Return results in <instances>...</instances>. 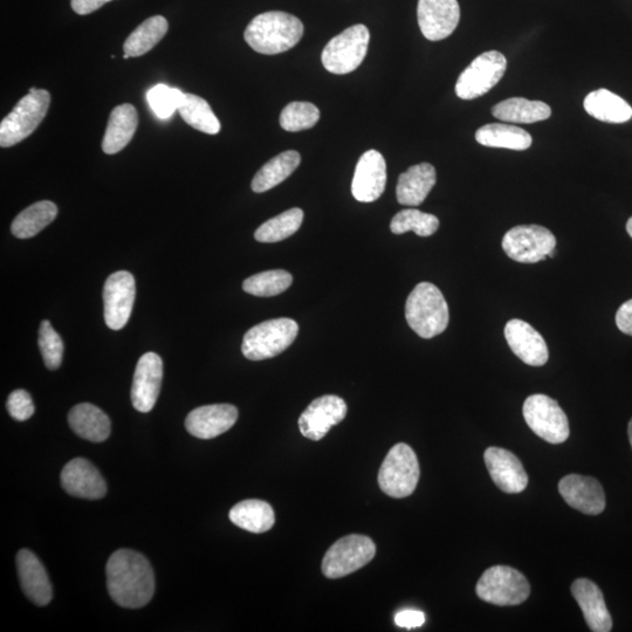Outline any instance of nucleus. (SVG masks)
<instances>
[{
  "label": "nucleus",
  "mask_w": 632,
  "mask_h": 632,
  "mask_svg": "<svg viewBox=\"0 0 632 632\" xmlns=\"http://www.w3.org/2000/svg\"><path fill=\"white\" fill-rule=\"evenodd\" d=\"M9 414L18 422L27 421L34 414V404L32 397L25 390H15L10 394L6 403Z\"/></svg>",
  "instance_id": "42"
},
{
  "label": "nucleus",
  "mask_w": 632,
  "mask_h": 632,
  "mask_svg": "<svg viewBox=\"0 0 632 632\" xmlns=\"http://www.w3.org/2000/svg\"><path fill=\"white\" fill-rule=\"evenodd\" d=\"M507 68L504 54L489 51L480 54L459 75L456 94L459 99L473 100L489 93L503 79Z\"/></svg>",
  "instance_id": "11"
},
{
  "label": "nucleus",
  "mask_w": 632,
  "mask_h": 632,
  "mask_svg": "<svg viewBox=\"0 0 632 632\" xmlns=\"http://www.w3.org/2000/svg\"><path fill=\"white\" fill-rule=\"evenodd\" d=\"M163 380V361L155 353L141 356L137 363L132 387L133 407L140 412L154 409Z\"/></svg>",
  "instance_id": "17"
},
{
  "label": "nucleus",
  "mask_w": 632,
  "mask_h": 632,
  "mask_svg": "<svg viewBox=\"0 0 632 632\" xmlns=\"http://www.w3.org/2000/svg\"><path fill=\"white\" fill-rule=\"evenodd\" d=\"M39 347L45 366L50 370H57L61 366V362H63L64 343L48 320L41 322Z\"/></svg>",
  "instance_id": "41"
},
{
  "label": "nucleus",
  "mask_w": 632,
  "mask_h": 632,
  "mask_svg": "<svg viewBox=\"0 0 632 632\" xmlns=\"http://www.w3.org/2000/svg\"><path fill=\"white\" fill-rule=\"evenodd\" d=\"M109 2H112V0H72L71 5L75 13H78L80 16H86L101 9L103 5Z\"/></svg>",
  "instance_id": "45"
},
{
  "label": "nucleus",
  "mask_w": 632,
  "mask_h": 632,
  "mask_svg": "<svg viewBox=\"0 0 632 632\" xmlns=\"http://www.w3.org/2000/svg\"><path fill=\"white\" fill-rule=\"evenodd\" d=\"M586 112L594 119L614 123H625L632 118V108L627 101L608 89H597L586 96L583 102Z\"/></svg>",
  "instance_id": "28"
},
{
  "label": "nucleus",
  "mask_w": 632,
  "mask_h": 632,
  "mask_svg": "<svg viewBox=\"0 0 632 632\" xmlns=\"http://www.w3.org/2000/svg\"><path fill=\"white\" fill-rule=\"evenodd\" d=\"M421 477L418 458L409 445L400 443L390 449L379 472V485L387 496L407 498L415 492Z\"/></svg>",
  "instance_id": "7"
},
{
  "label": "nucleus",
  "mask_w": 632,
  "mask_h": 632,
  "mask_svg": "<svg viewBox=\"0 0 632 632\" xmlns=\"http://www.w3.org/2000/svg\"><path fill=\"white\" fill-rule=\"evenodd\" d=\"M61 485L75 498L98 500L106 496L107 485L98 469L87 459L71 460L61 472Z\"/></svg>",
  "instance_id": "22"
},
{
  "label": "nucleus",
  "mask_w": 632,
  "mask_h": 632,
  "mask_svg": "<svg viewBox=\"0 0 632 632\" xmlns=\"http://www.w3.org/2000/svg\"><path fill=\"white\" fill-rule=\"evenodd\" d=\"M178 113L189 126L199 132L216 135L221 132V122L217 119L209 103L195 94H184Z\"/></svg>",
  "instance_id": "35"
},
{
  "label": "nucleus",
  "mask_w": 632,
  "mask_h": 632,
  "mask_svg": "<svg viewBox=\"0 0 632 632\" xmlns=\"http://www.w3.org/2000/svg\"><path fill=\"white\" fill-rule=\"evenodd\" d=\"M570 590L579 603L590 630L609 632L613 629V620L599 586L588 579H579L574 581Z\"/></svg>",
  "instance_id": "23"
},
{
  "label": "nucleus",
  "mask_w": 632,
  "mask_h": 632,
  "mask_svg": "<svg viewBox=\"0 0 632 632\" xmlns=\"http://www.w3.org/2000/svg\"><path fill=\"white\" fill-rule=\"evenodd\" d=\"M559 492L570 507L582 513L599 515L606 508V493L593 477L569 474L560 480Z\"/></svg>",
  "instance_id": "18"
},
{
  "label": "nucleus",
  "mask_w": 632,
  "mask_h": 632,
  "mask_svg": "<svg viewBox=\"0 0 632 632\" xmlns=\"http://www.w3.org/2000/svg\"><path fill=\"white\" fill-rule=\"evenodd\" d=\"M304 24L290 13H261L246 27L244 38L254 51L266 56L290 51L304 36Z\"/></svg>",
  "instance_id": "2"
},
{
  "label": "nucleus",
  "mask_w": 632,
  "mask_h": 632,
  "mask_svg": "<svg viewBox=\"0 0 632 632\" xmlns=\"http://www.w3.org/2000/svg\"><path fill=\"white\" fill-rule=\"evenodd\" d=\"M480 600L499 607L519 606L531 595L530 582L519 570L508 566H494L485 570L477 588Z\"/></svg>",
  "instance_id": "6"
},
{
  "label": "nucleus",
  "mask_w": 632,
  "mask_h": 632,
  "mask_svg": "<svg viewBox=\"0 0 632 632\" xmlns=\"http://www.w3.org/2000/svg\"><path fill=\"white\" fill-rule=\"evenodd\" d=\"M51 105V94L45 89L31 88L0 125V146L10 148L33 134L44 121Z\"/></svg>",
  "instance_id": "4"
},
{
  "label": "nucleus",
  "mask_w": 632,
  "mask_h": 632,
  "mask_svg": "<svg viewBox=\"0 0 632 632\" xmlns=\"http://www.w3.org/2000/svg\"><path fill=\"white\" fill-rule=\"evenodd\" d=\"M17 568L20 586L25 595L37 606H47L53 594L43 563L31 551L22 549L17 555Z\"/></svg>",
  "instance_id": "24"
},
{
  "label": "nucleus",
  "mask_w": 632,
  "mask_h": 632,
  "mask_svg": "<svg viewBox=\"0 0 632 632\" xmlns=\"http://www.w3.org/2000/svg\"><path fill=\"white\" fill-rule=\"evenodd\" d=\"M555 250H553L551 253L548 254L549 258H554L555 257Z\"/></svg>",
  "instance_id": "48"
},
{
  "label": "nucleus",
  "mask_w": 632,
  "mask_h": 632,
  "mask_svg": "<svg viewBox=\"0 0 632 632\" xmlns=\"http://www.w3.org/2000/svg\"><path fill=\"white\" fill-rule=\"evenodd\" d=\"M370 33L367 26L357 24L334 37L322 52V65L333 74L352 73L367 56Z\"/></svg>",
  "instance_id": "8"
},
{
  "label": "nucleus",
  "mask_w": 632,
  "mask_h": 632,
  "mask_svg": "<svg viewBox=\"0 0 632 632\" xmlns=\"http://www.w3.org/2000/svg\"><path fill=\"white\" fill-rule=\"evenodd\" d=\"M476 140L484 147L517 151L526 150L533 143L531 134L525 129L506 123H489L480 127L476 133Z\"/></svg>",
  "instance_id": "31"
},
{
  "label": "nucleus",
  "mask_w": 632,
  "mask_h": 632,
  "mask_svg": "<svg viewBox=\"0 0 632 632\" xmlns=\"http://www.w3.org/2000/svg\"><path fill=\"white\" fill-rule=\"evenodd\" d=\"M137 125H139V116L133 105L125 103V105L115 107L109 116L106 134L103 137V153L114 155L125 149L132 141Z\"/></svg>",
  "instance_id": "26"
},
{
  "label": "nucleus",
  "mask_w": 632,
  "mask_h": 632,
  "mask_svg": "<svg viewBox=\"0 0 632 632\" xmlns=\"http://www.w3.org/2000/svg\"><path fill=\"white\" fill-rule=\"evenodd\" d=\"M437 182L436 169L430 163L416 164L398 178V203L407 206L421 205Z\"/></svg>",
  "instance_id": "25"
},
{
  "label": "nucleus",
  "mask_w": 632,
  "mask_h": 632,
  "mask_svg": "<svg viewBox=\"0 0 632 632\" xmlns=\"http://www.w3.org/2000/svg\"><path fill=\"white\" fill-rule=\"evenodd\" d=\"M492 114L500 121L530 125L551 118L552 108L542 101L511 98L494 106Z\"/></svg>",
  "instance_id": "30"
},
{
  "label": "nucleus",
  "mask_w": 632,
  "mask_h": 632,
  "mask_svg": "<svg viewBox=\"0 0 632 632\" xmlns=\"http://www.w3.org/2000/svg\"><path fill=\"white\" fill-rule=\"evenodd\" d=\"M58 216L57 205L50 201L37 202L20 212L11 225L12 235L19 239L37 236Z\"/></svg>",
  "instance_id": "33"
},
{
  "label": "nucleus",
  "mask_w": 632,
  "mask_h": 632,
  "mask_svg": "<svg viewBox=\"0 0 632 632\" xmlns=\"http://www.w3.org/2000/svg\"><path fill=\"white\" fill-rule=\"evenodd\" d=\"M505 339L512 352L528 366H545L549 359L547 343L527 322L513 319L505 326Z\"/></svg>",
  "instance_id": "20"
},
{
  "label": "nucleus",
  "mask_w": 632,
  "mask_h": 632,
  "mask_svg": "<svg viewBox=\"0 0 632 632\" xmlns=\"http://www.w3.org/2000/svg\"><path fill=\"white\" fill-rule=\"evenodd\" d=\"M387 163L377 150L364 153L355 169L352 182V194L356 201L373 203L386 190Z\"/></svg>",
  "instance_id": "16"
},
{
  "label": "nucleus",
  "mask_w": 632,
  "mask_h": 632,
  "mask_svg": "<svg viewBox=\"0 0 632 632\" xmlns=\"http://www.w3.org/2000/svg\"><path fill=\"white\" fill-rule=\"evenodd\" d=\"M484 460L493 483L508 494L524 492L528 476L519 458L514 453L492 446L484 453Z\"/></svg>",
  "instance_id": "19"
},
{
  "label": "nucleus",
  "mask_w": 632,
  "mask_h": 632,
  "mask_svg": "<svg viewBox=\"0 0 632 632\" xmlns=\"http://www.w3.org/2000/svg\"><path fill=\"white\" fill-rule=\"evenodd\" d=\"M556 238L541 225H519L506 233L503 249L508 257L518 263L535 264L546 260L555 250Z\"/></svg>",
  "instance_id": "12"
},
{
  "label": "nucleus",
  "mask_w": 632,
  "mask_h": 632,
  "mask_svg": "<svg viewBox=\"0 0 632 632\" xmlns=\"http://www.w3.org/2000/svg\"><path fill=\"white\" fill-rule=\"evenodd\" d=\"M136 297L135 279L132 273H113L103 287L106 325L113 331H120L128 324Z\"/></svg>",
  "instance_id": "13"
},
{
  "label": "nucleus",
  "mask_w": 632,
  "mask_h": 632,
  "mask_svg": "<svg viewBox=\"0 0 632 632\" xmlns=\"http://www.w3.org/2000/svg\"><path fill=\"white\" fill-rule=\"evenodd\" d=\"M184 94L180 89L160 84L149 89L147 101L158 119L168 120L180 108Z\"/></svg>",
  "instance_id": "40"
},
{
  "label": "nucleus",
  "mask_w": 632,
  "mask_h": 632,
  "mask_svg": "<svg viewBox=\"0 0 632 632\" xmlns=\"http://www.w3.org/2000/svg\"><path fill=\"white\" fill-rule=\"evenodd\" d=\"M302 222H304V211L298 208L287 210L261 225L254 233V238L259 243L283 242L298 232Z\"/></svg>",
  "instance_id": "36"
},
{
  "label": "nucleus",
  "mask_w": 632,
  "mask_h": 632,
  "mask_svg": "<svg viewBox=\"0 0 632 632\" xmlns=\"http://www.w3.org/2000/svg\"><path fill=\"white\" fill-rule=\"evenodd\" d=\"M320 120L319 108L311 102H291L280 115V126L286 132L297 133L311 129Z\"/></svg>",
  "instance_id": "39"
},
{
  "label": "nucleus",
  "mask_w": 632,
  "mask_h": 632,
  "mask_svg": "<svg viewBox=\"0 0 632 632\" xmlns=\"http://www.w3.org/2000/svg\"><path fill=\"white\" fill-rule=\"evenodd\" d=\"M628 435H629V441H630V445L632 448V418L630 419L629 425H628Z\"/></svg>",
  "instance_id": "46"
},
{
  "label": "nucleus",
  "mask_w": 632,
  "mask_h": 632,
  "mask_svg": "<svg viewBox=\"0 0 632 632\" xmlns=\"http://www.w3.org/2000/svg\"><path fill=\"white\" fill-rule=\"evenodd\" d=\"M376 546L366 535L350 534L336 541L322 561L328 579H341L368 565L375 558Z\"/></svg>",
  "instance_id": "9"
},
{
  "label": "nucleus",
  "mask_w": 632,
  "mask_h": 632,
  "mask_svg": "<svg viewBox=\"0 0 632 632\" xmlns=\"http://www.w3.org/2000/svg\"><path fill=\"white\" fill-rule=\"evenodd\" d=\"M395 623L400 628H419L425 623V615L419 610L405 609L396 615Z\"/></svg>",
  "instance_id": "43"
},
{
  "label": "nucleus",
  "mask_w": 632,
  "mask_h": 632,
  "mask_svg": "<svg viewBox=\"0 0 632 632\" xmlns=\"http://www.w3.org/2000/svg\"><path fill=\"white\" fill-rule=\"evenodd\" d=\"M68 424L79 437L102 443L111 436V419L93 404L75 405L68 415Z\"/></svg>",
  "instance_id": "27"
},
{
  "label": "nucleus",
  "mask_w": 632,
  "mask_h": 632,
  "mask_svg": "<svg viewBox=\"0 0 632 632\" xmlns=\"http://www.w3.org/2000/svg\"><path fill=\"white\" fill-rule=\"evenodd\" d=\"M408 325L423 339H432L448 328L449 306L443 293L431 283L418 284L405 304Z\"/></svg>",
  "instance_id": "3"
},
{
  "label": "nucleus",
  "mask_w": 632,
  "mask_h": 632,
  "mask_svg": "<svg viewBox=\"0 0 632 632\" xmlns=\"http://www.w3.org/2000/svg\"><path fill=\"white\" fill-rule=\"evenodd\" d=\"M169 29L168 20L162 16L151 17L130 34L123 45V51L129 58L143 56L166 37Z\"/></svg>",
  "instance_id": "34"
},
{
  "label": "nucleus",
  "mask_w": 632,
  "mask_h": 632,
  "mask_svg": "<svg viewBox=\"0 0 632 632\" xmlns=\"http://www.w3.org/2000/svg\"><path fill=\"white\" fill-rule=\"evenodd\" d=\"M347 404L341 397L325 395L316 398L299 418L302 436L318 442L347 415Z\"/></svg>",
  "instance_id": "14"
},
{
  "label": "nucleus",
  "mask_w": 632,
  "mask_h": 632,
  "mask_svg": "<svg viewBox=\"0 0 632 632\" xmlns=\"http://www.w3.org/2000/svg\"><path fill=\"white\" fill-rule=\"evenodd\" d=\"M439 219L431 214L416 209H405L393 218L390 224L391 232L395 235H403L414 231L419 237H430L437 232Z\"/></svg>",
  "instance_id": "38"
},
{
  "label": "nucleus",
  "mask_w": 632,
  "mask_h": 632,
  "mask_svg": "<svg viewBox=\"0 0 632 632\" xmlns=\"http://www.w3.org/2000/svg\"><path fill=\"white\" fill-rule=\"evenodd\" d=\"M525 421L535 435L551 444L565 443L570 435L568 417L552 397L537 394L522 408Z\"/></svg>",
  "instance_id": "10"
},
{
  "label": "nucleus",
  "mask_w": 632,
  "mask_h": 632,
  "mask_svg": "<svg viewBox=\"0 0 632 632\" xmlns=\"http://www.w3.org/2000/svg\"><path fill=\"white\" fill-rule=\"evenodd\" d=\"M229 517L233 525L256 534L270 531L276 522L272 506L258 499L244 500L233 506Z\"/></svg>",
  "instance_id": "29"
},
{
  "label": "nucleus",
  "mask_w": 632,
  "mask_h": 632,
  "mask_svg": "<svg viewBox=\"0 0 632 632\" xmlns=\"http://www.w3.org/2000/svg\"><path fill=\"white\" fill-rule=\"evenodd\" d=\"M301 157L298 151L288 150L273 157L254 176L251 188L256 194L276 188L290 177L300 166Z\"/></svg>",
  "instance_id": "32"
},
{
  "label": "nucleus",
  "mask_w": 632,
  "mask_h": 632,
  "mask_svg": "<svg viewBox=\"0 0 632 632\" xmlns=\"http://www.w3.org/2000/svg\"><path fill=\"white\" fill-rule=\"evenodd\" d=\"M238 419V409L231 404H212L192 410L185 419V428L199 439H212L225 434Z\"/></svg>",
  "instance_id": "21"
},
{
  "label": "nucleus",
  "mask_w": 632,
  "mask_h": 632,
  "mask_svg": "<svg viewBox=\"0 0 632 632\" xmlns=\"http://www.w3.org/2000/svg\"><path fill=\"white\" fill-rule=\"evenodd\" d=\"M417 18L419 29L430 41L451 36L460 20L457 0H418Z\"/></svg>",
  "instance_id": "15"
},
{
  "label": "nucleus",
  "mask_w": 632,
  "mask_h": 632,
  "mask_svg": "<svg viewBox=\"0 0 632 632\" xmlns=\"http://www.w3.org/2000/svg\"><path fill=\"white\" fill-rule=\"evenodd\" d=\"M615 320L617 328L622 333L632 336V299L618 308Z\"/></svg>",
  "instance_id": "44"
},
{
  "label": "nucleus",
  "mask_w": 632,
  "mask_h": 632,
  "mask_svg": "<svg viewBox=\"0 0 632 632\" xmlns=\"http://www.w3.org/2000/svg\"><path fill=\"white\" fill-rule=\"evenodd\" d=\"M298 333L299 326L293 319L265 321L245 334L242 352L251 361L272 359L284 353L297 339Z\"/></svg>",
  "instance_id": "5"
},
{
  "label": "nucleus",
  "mask_w": 632,
  "mask_h": 632,
  "mask_svg": "<svg viewBox=\"0 0 632 632\" xmlns=\"http://www.w3.org/2000/svg\"><path fill=\"white\" fill-rule=\"evenodd\" d=\"M292 283L291 273L284 270H273L247 278L243 283V290L254 297L271 298L287 291Z\"/></svg>",
  "instance_id": "37"
},
{
  "label": "nucleus",
  "mask_w": 632,
  "mask_h": 632,
  "mask_svg": "<svg viewBox=\"0 0 632 632\" xmlns=\"http://www.w3.org/2000/svg\"><path fill=\"white\" fill-rule=\"evenodd\" d=\"M106 575L109 595L119 606L139 609L153 599L154 570L142 554L130 549L116 551L107 562Z\"/></svg>",
  "instance_id": "1"
},
{
  "label": "nucleus",
  "mask_w": 632,
  "mask_h": 632,
  "mask_svg": "<svg viewBox=\"0 0 632 632\" xmlns=\"http://www.w3.org/2000/svg\"><path fill=\"white\" fill-rule=\"evenodd\" d=\"M627 231L629 233V236L632 238V217L629 218V221L627 223Z\"/></svg>",
  "instance_id": "47"
}]
</instances>
